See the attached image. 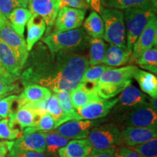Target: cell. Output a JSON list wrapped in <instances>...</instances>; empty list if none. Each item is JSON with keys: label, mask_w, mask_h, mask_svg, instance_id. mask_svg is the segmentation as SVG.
<instances>
[{"label": "cell", "mask_w": 157, "mask_h": 157, "mask_svg": "<svg viewBox=\"0 0 157 157\" xmlns=\"http://www.w3.org/2000/svg\"><path fill=\"white\" fill-rule=\"evenodd\" d=\"M110 67L111 66H108L106 65H95L88 67L82 76L81 82L97 87L100 77L103 72L109 69Z\"/></svg>", "instance_id": "34"}, {"label": "cell", "mask_w": 157, "mask_h": 157, "mask_svg": "<svg viewBox=\"0 0 157 157\" xmlns=\"http://www.w3.org/2000/svg\"><path fill=\"white\" fill-rule=\"evenodd\" d=\"M88 6L96 13H100L103 7L102 0H87Z\"/></svg>", "instance_id": "45"}, {"label": "cell", "mask_w": 157, "mask_h": 157, "mask_svg": "<svg viewBox=\"0 0 157 157\" xmlns=\"http://www.w3.org/2000/svg\"><path fill=\"white\" fill-rule=\"evenodd\" d=\"M39 118L33 109L27 106H22L17 109L15 112L11 113L8 119L12 127H15V125H18L21 129H24L34 126Z\"/></svg>", "instance_id": "19"}, {"label": "cell", "mask_w": 157, "mask_h": 157, "mask_svg": "<svg viewBox=\"0 0 157 157\" xmlns=\"http://www.w3.org/2000/svg\"><path fill=\"white\" fill-rule=\"evenodd\" d=\"M84 30L92 38L103 39L104 24L101 15L93 11L83 22Z\"/></svg>", "instance_id": "27"}, {"label": "cell", "mask_w": 157, "mask_h": 157, "mask_svg": "<svg viewBox=\"0 0 157 157\" xmlns=\"http://www.w3.org/2000/svg\"><path fill=\"white\" fill-rule=\"evenodd\" d=\"M117 103V98L111 101L102 99L101 101L90 102L76 110V111L82 119L98 120L109 114Z\"/></svg>", "instance_id": "14"}, {"label": "cell", "mask_w": 157, "mask_h": 157, "mask_svg": "<svg viewBox=\"0 0 157 157\" xmlns=\"http://www.w3.org/2000/svg\"><path fill=\"white\" fill-rule=\"evenodd\" d=\"M136 63L143 69L148 70L156 75L157 74V48L148 49L145 51L138 58L135 60Z\"/></svg>", "instance_id": "30"}, {"label": "cell", "mask_w": 157, "mask_h": 157, "mask_svg": "<svg viewBox=\"0 0 157 157\" xmlns=\"http://www.w3.org/2000/svg\"><path fill=\"white\" fill-rule=\"evenodd\" d=\"M157 42V19L153 13L140 36L135 42L132 50L129 63H132L145 51L156 46Z\"/></svg>", "instance_id": "9"}, {"label": "cell", "mask_w": 157, "mask_h": 157, "mask_svg": "<svg viewBox=\"0 0 157 157\" xmlns=\"http://www.w3.org/2000/svg\"><path fill=\"white\" fill-rule=\"evenodd\" d=\"M13 141L0 142V157H6L13 146Z\"/></svg>", "instance_id": "44"}, {"label": "cell", "mask_w": 157, "mask_h": 157, "mask_svg": "<svg viewBox=\"0 0 157 157\" xmlns=\"http://www.w3.org/2000/svg\"><path fill=\"white\" fill-rule=\"evenodd\" d=\"M120 93V95L117 98V103L113 107L115 112H124L139 104L148 101L149 99L148 96L143 93V92L131 84Z\"/></svg>", "instance_id": "16"}, {"label": "cell", "mask_w": 157, "mask_h": 157, "mask_svg": "<svg viewBox=\"0 0 157 157\" xmlns=\"http://www.w3.org/2000/svg\"><path fill=\"white\" fill-rule=\"evenodd\" d=\"M92 147L89 140L86 139L68 141L66 146L59 149V157H87L91 151Z\"/></svg>", "instance_id": "22"}, {"label": "cell", "mask_w": 157, "mask_h": 157, "mask_svg": "<svg viewBox=\"0 0 157 157\" xmlns=\"http://www.w3.org/2000/svg\"><path fill=\"white\" fill-rule=\"evenodd\" d=\"M0 62L9 73L18 78L21 76V67L15 52L5 42L0 40Z\"/></svg>", "instance_id": "21"}, {"label": "cell", "mask_w": 157, "mask_h": 157, "mask_svg": "<svg viewBox=\"0 0 157 157\" xmlns=\"http://www.w3.org/2000/svg\"><path fill=\"white\" fill-rule=\"evenodd\" d=\"M64 7H69L84 10H87L89 8L87 0H60L59 10Z\"/></svg>", "instance_id": "40"}, {"label": "cell", "mask_w": 157, "mask_h": 157, "mask_svg": "<svg viewBox=\"0 0 157 157\" xmlns=\"http://www.w3.org/2000/svg\"><path fill=\"white\" fill-rule=\"evenodd\" d=\"M60 0H29L28 6L31 14H36L44 21L49 29L54 25L59 11Z\"/></svg>", "instance_id": "13"}, {"label": "cell", "mask_w": 157, "mask_h": 157, "mask_svg": "<svg viewBox=\"0 0 157 157\" xmlns=\"http://www.w3.org/2000/svg\"><path fill=\"white\" fill-rule=\"evenodd\" d=\"M21 130L12 127L9 119H0V139L5 140H14L21 137Z\"/></svg>", "instance_id": "35"}, {"label": "cell", "mask_w": 157, "mask_h": 157, "mask_svg": "<svg viewBox=\"0 0 157 157\" xmlns=\"http://www.w3.org/2000/svg\"><path fill=\"white\" fill-rule=\"evenodd\" d=\"M28 5L21 0H0V13L8 20L10 13L17 7H26Z\"/></svg>", "instance_id": "37"}, {"label": "cell", "mask_w": 157, "mask_h": 157, "mask_svg": "<svg viewBox=\"0 0 157 157\" xmlns=\"http://www.w3.org/2000/svg\"><path fill=\"white\" fill-rule=\"evenodd\" d=\"M121 130L114 123L99 124L93 127L88 135L87 140L92 149L103 150L121 146Z\"/></svg>", "instance_id": "7"}, {"label": "cell", "mask_w": 157, "mask_h": 157, "mask_svg": "<svg viewBox=\"0 0 157 157\" xmlns=\"http://www.w3.org/2000/svg\"><path fill=\"white\" fill-rule=\"evenodd\" d=\"M46 30V24L44 21L39 15L32 14L27 22L26 46L29 51L34 48V44L42 38Z\"/></svg>", "instance_id": "20"}, {"label": "cell", "mask_w": 157, "mask_h": 157, "mask_svg": "<svg viewBox=\"0 0 157 157\" xmlns=\"http://www.w3.org/2000/svg\"><path fill=\"white\" fill-rule=\"evenodd\" d=\"M0 40L8 45L13 50L21 67L23 68L29 58V51L27 49L24 38L13 30L9 21L0 26Z\"/></svg>", "instance_id": "8"}, {"label": "cell", "mask_w": 157, "mask_h": 157, "mask_svg": "<svg viewBox=\"0 0 157 157\" xmlns=\"http://www.w3.org/2000/svg\"><path fill=\"white\" fill-rule=\"evenodd\" d=\"M25 1H27V2H28V3H29V0H25Z\"/></svg>", "instance_id": "50"}, {"label": "cell", "mask_w": 157, "mask_h": 157, "mask_svg": "<svg viewBox=\"0 0 157 157\" xmlns=\"http://www.w3.org/2000/svg\"><path fill=\"white\" fill-rule=\"evenodd\" d=\"M119 122L124 129L157 126V111L151 106L148 101L145 102L123 112L119 118Z\"/></svg>", "instance_id": "6"}, {"label": "cell", "mask_w": 157, "mask_h": 157, "mask_svg": "<svg viewBox=\"0 0 157 157\" xmlns=\"http://www.w3.org/2000/svg\"><path fill=\"white\" fill-rule=\"evenodd\" d=\"M17 91H18V87L15 84V80L9 79L0 76V95L5 97Z\"/></svg>", "instance_id": "39"}, {"label": "cell", "mask_w": 157, "mask_h": 157, "mask_svg": "<svg viewBox=\"0 0 157 157\" xmlns=\"http://www.w3.org/2000/svg\"><path fill=\"white\" fill-rule=\"evenodd\" d=\"M47 112L52 116L57 121L58 126L68 121H71L69 117H67L63 111L58 98L56 94H51L50 97L48 98L46 103Z\"/></svg>", "instance_id": "31"}, {"label": "cell", "mask_w": 157, "mask_h": 157, "mask_svg": "<svg viewBox=\"0 0 157 157\" xmlns=\"http://www.w3.org/2000/svg\"><path fill=\"white\" fill-rule=\"evenodd\" d=\"M58 98L63 111L71 120H82V118L78 115L76 110L74 109L71 101L69 93L66 91H60L54 93Z\"/></svg>", "instance_id": "33"}, {"label": "cell", "mask_w": 157, "mask_h": 157, "mask_svg": "<svg viewBox=\"0 0 157 157\" xmlns=\"http://www.w3.org/2000/svg\"><path fill=\"white\" fill-rule=\"evenodd\" d=\"M100 120H71L59 125L55 132L68 140H80L87 138L92 129L101 124Z\"/></svg>", "instance_id": "10"}, {"label": "cell", "mask_w": 157, "mask_h": 157, "mask_svg": "<svg viewBox=\"0 0 157 157\" xmlns=\"http://www.w3.org/2000/svg\"><path fill=\"white\" fill-rule=\"evenodd\" d=\"M156 137H157V126L126 127L121 131V146H135Z\"/></svg>", "instance_id": "12"}, {"label": "cell", "mask_w": 157, "mask_h": 157, "mask_svg": "<svg viewBox=\"0 0 157 157\" xmlns=\"http://www.w3.org/2000/svg\"><path fill=\"white\" fill-rule=\"evenodd\" d=\"M136 66H124L121 68L110 67L103 72L97 84V93L102 99H111L132 83Z\"/></svg>", "instance_id": "2"}, {"label": "cell", "mask_w": 157, "mask_h": 157, "mask_svg": "<svg viewBox=\"0 0 157 157\" xmlns=\"http://www.w3.org/2000/svg\"><path fill=\"white\" fill-rule=\"evenodd\" d=\"M100 13L104 24L103 39L110 44L126 48V30L123 12L103 7Z\"/></svg>", "instance_id": "4"}, {"label": "cell", "mask_w": 157, "mask_h": 157, "mask_svg": "<svg viewBox=\"0 0 157 157\" xmlns=\"http://www.w3.org/2000/svg\"><path fill=\"white\" fill-rule=\"evenodd\" d=\"M71 101L74 109L77 110L86 104L102 100L95 90L92 89L83 83H80L75 89L69 93Z\"/></svg>", "instance_id": "18"}, {"label": "cell", "mask_w": 157, "mask_h": 157, "mask_svg": "<svg viewBox=\"0 0 157 157\" xmlns=\"http://www.w3.org/2000/svg\"><path fill=\"white\" fill-rule=\"evenodd\" d=\"M155 12L151 6L124 10L125 30H126V48L132 52L135 42L145 29L149 18Z\"/></svg>", "instance_id": "5"}, {"label": "cell", "mask_w": 157, "mask_h": 157, "mask_svg": "<svg viewBox=\"0 0 157 157\" xmlns=\"http://www.w3.org/2000/svg\"><path fill=\"white\" fill-rule=\"evenodd\" d=\"M134 78L143 93L151 98L157 97V77L155 74L138 68L135 72Z\"/></svg>", "instance_id": "24"}, {"label": "cell", "mask_w": 157, "mask_h": 157, "mask_svg": "<svg viewBox=\"0 0 157 157\" xmlns=\"http://www.w3.org/2000/svg\"><path fill=\"white\" fill-rule=\"evenodd\" d=\"M31 13L25 7L15 9L8 17V21L12 28L21 36H24L25 26L31 17Z\"/></svg>", "instance_id": "25"}, {"label": "cell", "mask_w": 157, "mask_h": 157, "mask_svg": "<svg viewBox=\"0 0 157 157\" xmlns=\"http://www.w3.org/2000/svg\"><path fill=\"white\" fill-rule=\"evenodd\" d=\"M0 76H3V77L9 78V79H13V80H16L17 78L14 77L10 73H9L7 70L5 69V67L2 66V64L0 62Z\"/></svg>", "instance_id": "46"}, {"label": "cell", "mask_w": 157, "mask_h": 157, "mask_svg": "<svg viewBox=\"0 0 157 157\" xmlns=\"http://www.w3.org/2000/svg\"><path fill=\"white\" fill-rule=\"evenodd\" d=\"M103 5L119 10L151 6V0H102Z\"/></svg>", "instance_id": "29"}, {"label": "cell", "mask_w": 157, "mask_h": 157, "mask_svg": "<svg viewBox=\"0 0 157 157\" xmlns=\"http://www.w3.org/2000/svg\"><path fill=\"white\" fill-rule=\"evenodd\" d=\"M86 10L64 7L59 10L54 23V32L58 33L80 28L84 22Z\"/></svg>", "instance_id": "11"}, {"label": "cell", "mask_w": 157, "mask_h": 157, "mask_svg": "<svg viewBox=\"0 0 157 157\" xmlns=\"http://www.w3.org/2000/svg\"><path fill=\"white\" fill-rule=\"evenodd\" d=\"M128 148L144 157H157V137L142 144Z\"/></svg>", "instance_id": "36"}, {"label": "cell", "mask_w": 157, "mask_h": 157, "mask_svg": "<svg viewBox=\"0 0 157 157\" xmlns=\"http://www.w3.org/2000/svg\"><path fill=\"white\" fill-rule=\"evenodd\" d=\"M45 152L48 154H56L59 149L63 148L68 143V139L61 136L54 130L44 132Z\"/></svg>", "instance_id": "28"}, {"label": "cell", "mask_w": 157, "mask_h": 157, "mask_svg": "<svg viewBox=\"0 0 157 157\" xmlns=\"http://www.w3.org/2000/svg\"><path fill=\"white\" fill-rule=\"evenodd\" d=\"M116 149H117V147L103 149V150L92 149L87 157H117Z\"/></svg>", "instance_id": "41"}, {"label": "cell", "mask_w": 157, "mask_h": 157, "mask_svg": "<svg viewBox=\"0 0 157 157\" xmlns=\"http://www.w3.org/2000/svg\"><path fill=\"white\" fill-rule=\"evenodd\" d=\"M7 21H8V20H7V18H5V17H4L3 15L1 14V13H0V26H1V25H2L5 22H7Z\"/></svg>", "instance_id": "47"}, {"label": "cell", "mask_w": 157, "mask_h": 157, "mask_svg": "<svg viewBox=\"0 0 157 157\" xmlns=\"http://www.w3.org/2000/svg\"><path fill=\"white\" fill-rule=\"evenodd\" d=\"M2 98H4V96H2V95H0V99H2Z\"/></svg>", "instance_id": "49"}, {"label": "cell", "mask_w": 157, "mask_h": 157, "mask_svg": "<svg viewBox=\"0 0 157 157\" xmlns=\"http://www.w3.org/2000/svg\"><path fill=\"white\" fill-rule=\"evenodd\" d=\"M117 157H144L128 147L118 146L116 149Z\"/></svg>", "instance_id": "42"}, {"label": "cell", "mask_w": 157, "mask_h": 157, "mask_svg": "<svg viewBox=\"0 0 157 157\" xmlns=\"http://www.w3.org/2000/svg\"><path fill=\"white\" fill-rule=\"evenodd\" d=\"M45 135L44 132H34L23 134L13 141L11 150L21 151L45 153Z\"/></svg>", "instance_id": "15"}, {"label": "cell", "mask_w": 157, "mask_h": 157, "mask_svg": "<svg viewBox=\"0 0 157 157\" xmlns=\"http://www.w3.org/2000/svg\"><path fill=\"white\" fill-rule=\"evenodd\" d=\"M132 52L126 48H121L116 45L109 44L107 47L103 64L111 67H118L129 63Z\"/></svg>", "instance_id": "23"}, {"label": "cell", "mask_w": 157, "mask_h": 157, "mask_svg": "<svg viewBox=\"0 0 157 157\" xmlns=\"http://www.w3.org/2000/svg\"><path fill=\"white\" fill-rule=\"evenodd\" d=\"M58 127V123L55 120L54 118L50 113L47 112L42 116L34 126L25 128L23 130V134L34 132H50L53 130Z\"/></svg>", "instance_id": "32"}, {"label": "cell", "mask_w": 157, "mask_h": 157, "mask_svg": "<svg viewBox=\"0 0 157 157\" xmlns=\"http://www.w3.org/2000/svg\"><path fill=\"white\" fill-rule=\"evenodd\" d=\"M17 95L5 96L0 99V119L8 118L13 113V104L17 101Z\"/></svg>", "instance_id": "38"}, {"label": "cell", "mask_w": 157, "mask_h": 157, "mask_svg": "<svg viewBox=\"0 0 157 157\" xmlns=\"http://www.w3.org/2000/svg\"><path fill=\"white\" fill-rule=\"evenodd\" d=\"M90 36L84 29L52 33L42 39L51 54L59 52H73L83 50L89 45Z\"/></svg>", "instance_id": "3"}, {"label": "cell", "mask_w": 157, "mask_h": 157, "mask_svg": "<svg viewBox=\"0 0 157 157\" xmlns=\"http://www.w3.org/2000/svg\"><path fill=\"white\" fill-rule=\"evenodd\" d=\"M21 1L23 2H25V4H27V5H28V2H27V1H25V0H21Z\"/></svg>", "instance_id": "48"}, {"label": "cell", "mask_w": 157, "mask_h": 157, "mask_svg": "<svg viewBox=\"0 0 157 157\" xmlns=\"http://www.w3.org/2000/svg\"><path fill=\"white\" fill-rule=\"evenodd\" d=\"M51 91L48 88L42 87L36 84H30L26 85L21 93L17 96V109L27 105L38 103L42 101H47L50 97Z\"/></svg>", "instance_id": "17"}, {"label": "cell", "mask_w": 157, "mask_h": 157, "mask_svg": "<svg viewBox=\"0 0 157 157\" xmlns=\"http://www.w3.org/2000/svg\"><path fill=\"white\" fill-rule=\"evenodd\" d=\"M89 65L95 66L103 63L107 50V44L103 39L91 37L89 41Z\"/></svg>", "instance_id": "26"}, {"label": "cell", "mask_w": 157, "mask_h": 157, "mask_svg": "<svg viewBox=\"0 0 157 157\" xmlns=\"http://www.w3.org/2000/svg\"><path fill=\"white\" fill-rule=\"evenodd\" d=\"M39 46L32 66L23 74L25 86L39 84L53 93L60 91L70 93L75 89L89 67L87 57L73 52L51 54L47 47Z\"/></svg>", "instance_id": "1"}, {"label": "cell", "mask_w": 157, "mask_h": 157, "mask_svg": "<svg viewBox=\"0 0 157 157\" xmlns=\"http://www.w3.org/2000/svg\"><path fill=\"white\" fill-rule=\"evenodd\" d=\"M10 157H48L47 155L34 151H21L10 150Z\"/></svg>", "instance_id": "43"}]
</instances>
